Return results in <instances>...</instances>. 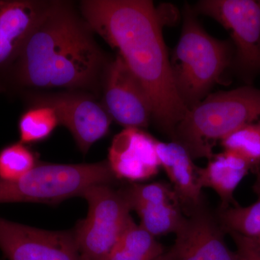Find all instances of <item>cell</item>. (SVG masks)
<instances>
[{"instance_id":"1","label":"cell","mask_w":260,"mask_h":260,"mask_svg":"<svg viewBox=\"0 0 260 260\" xmlns=\"http://www.w3.org/2000/svg\"><path fill=\"white\" fill-rule=\"evenodd\" d=\"M84 20L110 47L143 87L153 108V121L174 139L188 109L178 95L164 42L161 18L148 0H86Z\"/></svg>"},{"instance_id":"2","label":"cell","mask_w":260,"mask_h":260,"mask_svg":"<svg viewBox=\"0 0 260 260\" xmlns=\"http://www.w3.org/2000/svg\"><path fill=\"white\" fill-rule=\"evenodd\" d=\"M93 30L69 3L51 2L9 73L21 88L101 90L109 62Z\"/></svg>"},{"instance_id":"3","label":"cell","mask_w":260,"mask_h":260,"mask_svg":"<svg viewBox=\"0 0 260 260\" xmlns=\"http://www.w3.org/2000/svg\"><path fill=\"white\" fill-rule=\"evenodd\" d=\"M234 47L230 41L215 39L207 32L192 8L183 13L180 37L170 58L178 95L189 109L209 95L232 70Z\"/></svg>"},{"instance_id":"4","label":"cell","mask_w":260,"mask_h":260,"mask_svg":"<svg viewBox=\"0 0 260 260\" xmlns=\"http://www.w3.org/2000/svg\"><path fill=\"white\" fill-rule=\"evenodd\" d=\"M260 121V90L245 85L209 94L188 109L174 132V139L193 159L214 155L217 142L250 123Z\"/></svg>"},{"instance_id":"5","label":"cell","mask_w":260,"mask_h":260,"mask_svg":"<svg viewBox=\"0 0 260 260\" xmlns=\"http://www.w3.org/2000/svg\"><path fill=\"white\" fill-rule=\"evenodd\" d=\"M117 179L107 160L95 164L39 162L15 181L0 180L1 203H32L56 205L82 197L98 184H112Z\"/></svg>"},{"instance_id":"6","label":"cell","mask_w":260,"mask_h":260,"mask_svg":"<svg viewBox=\"0 0 260 260\" xmlns=\"http://www.w3.org/2000/svg\"><path fill=\"white\" fill-rule=\"evenodd\" d=\"M88 211L73 229L83 260H106L132 218L121 188L98 184L84 192Z\"/></svg>"},{"instance_id":"7","label":"cell","mask_w":260,"mask_h":260,"mask_svg":"<svg viewBox=\"0 0 260 260\" xmlns=\"http://www.w3.org/2000/svg\"><path fill=\"white\" fill-rule=\"evenodd\" d=\"M192 9L229 30L234 47L232 71L252 85L260 75V0H203Z\"/></svg>"},{"instance_id":"8","label":"cell","mask_w":260,"mask_h":260,"mask_svg":"<svg viewBox=\"0 0 260 260\" xmlns=\"http://www.w3.org/2000/svg\"><path fill=\"white\" fill-rule=\"evenodd\" d=\"M30 102L32 106L52 108L59 124L69 130L84 155L109 133L112 118L92 93L69 91L34 94Z\"/></svg>"},{"instance_id":"9","label":"cell","mask_w":260,"mask_h":260,"mask_svg":"<svg viewBox=\"0 0 260 260\" xmlns=\"http://www.w3.org/2000/svg\"><path fill=\"white\" fill-rule=\"evenodd\" d=\"M102 105L124 128L148 127L153 120V108L146 92L119 55L110 59L103 74Z\"/></svg>"},{"instance_id":"10","label":"cell","mask_w":260,"mask_h":260,"mask_svg":"<svg viewBox=\"0 0 260 260\" xmlns=\"http://www.w3.org/2000/svg\"><path fill=\"white\" fill-rule=\"evenodd\" d=\"M0 249L8 260H83L73 230H44L2 217Z\"/></svg>"},{"instance_id":"11","label":"cell","mask_w":260,"mask_h":260,"mask_svg":"<svg viewBox=\"0 0 260 260\" xmlns=\"http://www.w3.org/2000/svg\"><path fill=\"white\" fill-rule=\"evenodd\" d=\"M121 189L131 211L140 217V225L154 237L176 234L185 223L187 217L170 184L129 183Z\"/></svg>"},{"instance_id":"12","label":"cell","mask_w":260,"mask_h":260,"mask_svg":"<svg viewBox=\"0 0 260 260\" xmlns=\"http://www.w3.org/2000/svg\"><path fill=\"white\" fill-rule=\"evenodd\" d=\"M158 140L143 129L124 128L113 138L108 164L117 180L141 183L158 174Z\"/></svg>"},{"instance_id":"13","label":"cell","mask_w":260,"mask_h":260,"mask_svg":"<svg viewBox=\"0 0 260 260\" xmlns=\"http://www.w3.org/2000/svg\"><path fill=\"white\" fill-rule=\"evenodd\" d=\"M51 2L0 0V73H8Z\"/></svg>"},{"instance_id":"14","label":"cell","mask_w":260,"mask_h":260,"mask_svg":"<svg viewBox=\"0 0 260 260\" xmlns=\"http://www.w3.org/2000/svg\"><path fill=\"white\" fill-rule=\"evenodd\" d=\"M160 167L167 174L186 217L206 208L198 169L194 159L182 145L175 141L157 142Z\"/></svg>"},{"instance_id":"15","label":"cell","mask_w":260,"mask_h":260,"mask_svg":"<svg viewBox=\"0 0 260 260\" xmlns=\"http://www.w3.org/2000/svg\"><path fill=\"white\" fill-rule=\"evenodd\" d=\"M250 170L245 159L224 150L214 154L206 167H199L200 185L203 189L210 188L217 193L220 199V209L236 206L238 203L234 198V191Z\"/></svg>"},{"instance_id":"16","label":"cell","mask_w":260,"mask_h":260,"mask_svg":"<svg viewBox=\"0 0 260 260\" xmlns=\"http://www.w3.org/2000/svg\"><path fill=\"white\" fill-rule=\"evenodd\" d=\"M197 246L205 260H242L237 251H231L224 239L223 229L215 214L208 208L188 217Z\"/></svg>"},{"instance_id":"17","label":"cell","mask_w":260,"mask_h":260,"mask_svg":"<svg viewBox=\"0 0 260 260\" xmlns=\"http://www.w3.org/2000/svg\"><path fill=\"white\" fill-rule=\"evenodd\" d=\"M164 252L155 237L132 218L106 260H154Z\"/></svg>"},{"instance_id":"18","label":"cell","mask_w":260,"mask_h":260,"mask_svg":"<svg viewBox=\"0 0 260 260\" xmlns=\"http://www.w3.org/2000/svg\"><path fill=\"white\" fill-rule=\"evenodd\" d=\"M215 214L225 234L236 233L260 242V199L249 206L218 208Z\"/></svg>"},{"instance_id":"19","label":"cell","mask_w":260,"mask_h":260,"mask_svg":"<svg viewBox=\"0 0 260 260\" xmlns=\"http://www.w3.org/2000/svg\"><path fill=\"white\" fill-rule=\"evenodd\" d=\"M55 111L48 106H32L20 116L18 122L20 143H40L51 136L59 125Z\"/></svg>"},{"instance_id":"20","label":"cell","mask_w":260,"mask_h":260,"mask_svg":"<svg viewBox=\"0 0 260 260\" xmlns=\"http://www.w3.org/2000/svg\"><path fill=\"white\" fill-rule=\"evenodd\" d=\"M225 150L245 159L254 173L260 169V121L233 132L220 141Z\"/></svg>"},{"instance_id":"21","label":"cell","mask_w":260,"mask_h":260,"mask_svg":"<svg viewBox=\"0 0 260 260\" xmlns=\"http://www.w3.org/2000/svg\"><path fill=\"white\" fill-rule=\"evenodd\" d=\"M38 164L37 155L23 143L19 142L7 145L0 150V180H16Z\"/></svg>"},{"instance_id":"22","label":"cell","mask_w":260,"mask_h":260,"mask_svg":"<svg viewBox=\"0 0 260 260\" xmlns=\"http://www.w3.org/2000/svg\"><path fill=\"white\" fill-rule=\"evenodd\" d=\"M176 236L175 243L170 249L175 260H205L197 246L188 217Z\"/></svg>"},{"instance_id":"23","label":"cell","mask_w":260,"mask_h":260,"mask_svg":"<svg viewBox=\"0 0 260 260\" xmlns=\"http://www.w3.org/2000/svg\"><path fill=\"white\" fill-rule=\"evenodd\" d=\"M237 246V252L242 260H260V245L254 239L239 235L236 233L229 234Z\"/></svg>"},{"instance_id":"24","label":"cell","mask_w":260,"mask_h":260,"mask_svg":"<svg viewBox=\"0 0 260 260\" xmlns=\"http://www.w3.org/2000/svg\"><path fill=\"white\" fill-rule=\"evenodd\" d=\"M256 180L254 182V186H253V189L254 192L257 195L258 199H260V169L256 171Z\"/></svg>"},{"instance_id":"25","label":"cell","mask_w":260,"mask_h":260,"mask_svg":"<svg viewBox=\"0 0 260 260\" xmlns=\"http://www.w3.org/2000/svg\"><path fill=\"white\" fill-rule=\"evenodd\" d=\"M154 260H175V259H174L172 252L169 250L167 251V252L164 251L161 255L159 256L158 257H157L156 259Z\"/></svg>"},{"instance_id":"26","label":"cell","mask_w":260,"mask_h":260,"mask_svg":"<svg viewBox=\"0 0 260 260\" xmlns=\"http://www.w3.org/2000/svg\"><path fill=\"white\" fill-rule=\"evenodd\" d=\"M258 242V243H259V245H260V242Z\"/></svg>"}]
</instances>
